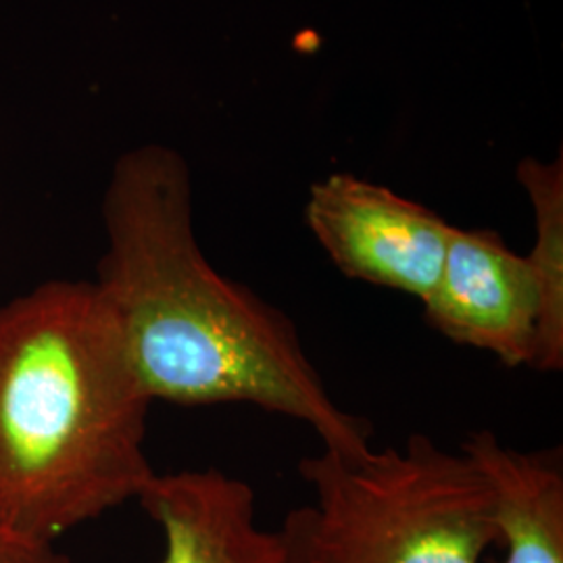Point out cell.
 Returning a JSON list of instances; mask_svg holds the SVG:
<instances>
[{
	"label": "cell",
	"instance_id": "6da1fadb",
	"mask_svg": "<svg viewBox=\"0 0 563 563\" xmlns=\"http://www.w3.org/2000/svg\"><path fill=\"white\" fill-rule=\"evenodd\" d=\"M101 213L92 282L151 401L253 405L307 423L323 449H372V423L334 401L295 322L202 253L192 174L176 148L121 153Z\"/></svg>",
	"mask_w": 563,
	"mask_h": 563
},
{
	"label": "cell",
	"instance_id": "7a4b0ae2",
	"mask_svg": "<svg viewBox=\"0 0 563 563\" xmlns=\"http://www.w3.org/2000/svg\"><path fill=\"white\" fill-rule=\"evenodd\" d=\"M151 399L92 280L0 307V523L57 543L155 478Z\"/></svg>",
	"mask_w": 563,
	"mask_h": 563
},
{
	"label": "cell",
	"instance_id": "3957f363",
	"mask_svg": "<svg viewBox=\"0 0 563 563\" xmlns=\"http://www.w3.org/2000/svg\"><path fill=\"white\" fill-rule=\"evenodd\" d=\"M313 499L284 518V563H481L497 544L481 470L411 434L360 455L323 449L299 463Z\"/></svg>",
	"mask_w": 563,
	"mask_h": 563
},
{
	"label": "cell",
	"instance_id": "277c9868",
	"mask_svg": "<svg viewBox=\"0 0 563 563\" xmlns=\"http://www.w3.org/2000/svg\"><path fill=\"white\" fill-rule=\"evenodd\" d=\"M305 223L346 278L420 302L439 282L455 228L388 186L346 172L309 188Z\"/></svg>",
	"mask_w": 563,
	"mask_h": 563
},
{
	"label": "cell",
	"instance_id": "5b68a950",
	"mask_svg": "<svg viewBox=\"0 0 563 563\" xmlns=\"http://www.w3.org/2000/svg\"><path fill=\"white\" fill-rule=\"evenodd\" d=\"M423 320L444 339L532 367L541 334V292L526 255L495 230L453 228L443 269L422 302Z\"/></svg>",
	"mask_w": 563,
	"mask_h": 563
},
{
	"label": "cell",
	"instance_id": "8992f818",
	"mask_svg": "<svg viewBox=\"0 0 563 563\" xmlns=\"http://www.w3.org/2000/svg\"><path fill=\"white\" fill-rule=\"evenodd\" d=\"M159 526V563H284L280 534L257 522L249 483L218 467L155 474L139 499Z\"/></svg>",
	"mask_w": 563,
	"mask_h": 563
},
{
	"label": "cell",
	"instance_id": "52a82bcc",
	"mask_svg": "<svg viewBox=\"0 0 563 563\" xmlns=\"http://www.w3.org/2000/svg\"><path fill=\"white\" fill-rule=\"evenodd\" d=\"M462 453L493 493L499 563H563V470L553 453H522L490 430L470 434Z\"/></svg>",
	"mask_w": 563,
	"mask_h": 563
},
{
	"label": "cell",
	"instance_id": "ba28073f",
	"mask_svg": "<svg viewBox=\"0 0 563 563\" xmlns=\"http://www.w3.org/2000/svg\"><path fill=\"white\" fill-rule=\"evenodd\" d=\"M518 181L534 216V244L526 255L541 292V334L532 369L563 367V157L518 163Z\"/></svg>",
	"mask_w": 563,
	"mask_h": 563
},
{
	"label": "cell",
	"instance_id": "9c48e42d",
	"mask_svg": "<svg viewBox=\"0 0 563 563\" xmlns=\"http://www.w3.org/2000/svg\"><path fill=\"white\" fill-rule=\"evenodd\" d=\"M0 563H71L57 543L41 541L0 523Z\"/></svg>",
	"mask_w": 563,
	"mask_h": 563
}]
</instances>
